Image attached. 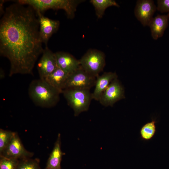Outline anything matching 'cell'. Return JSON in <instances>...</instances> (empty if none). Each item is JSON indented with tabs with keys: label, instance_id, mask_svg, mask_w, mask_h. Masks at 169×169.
<instances>
[{
	"label": "cell",
	"instance_id": "obj_13",
	"mask_svg": "<svg viewBox=\"0 0 169 169\" xmlns=\"http://www.w3.org/2000/svg\"><path fill=\"white\" fill-rule=\"evenodd\" d=\"M117 78L115 72H105L96 78L95 89L93 93V99L98 101L101 95L107 88L111 82Z\"/></svg>",
	"mask_w": 169,
	"mask_h": 169
},
{
	"label": "cell",
	"instance_id": "obj_12",
	"mask_svg": "<svg viewBox=\"0 0 169 169\" xmlns=\"http://www.w3.org/2000/svg\"><path fill=\"white\" fill-rule=\"evenodd\" d=\"M55 54L58 67L69 74L80 67L79 60L69 53L60 51Z\"/></svg>",
	"mask_w": 169,
	"mask_h": 169
},
{
	"label": "cell",
	"instance_id": "obj_1",
	"mask_svg": "<svg viewBox=\"0 0 169 169\" xmlns=\"http://www.w3.org/2000/svg\"><path fill=\"white\" fill-rule=\"evenodd\" d=\"M15 2L6 8L0 21V54L10 62V77L33 75L44 50L37 13L29 6Z\"/></svg>",
	"mask_w": 169,
	"mask_h": 169
},
{
	"label": "cell",
	"instance_id": "obj_9",
	"mask_svg": "<svg viewBox=\"0 0 169 169\" xmlns=\"http://www.w3.org/2000/svg\"><path fill=\"white\" fill-rule=\"evenodd\" d=\"M37 64L40 79H44L58 68L55 53L46 46Z\"/></svg>",
	"mask_w": 169,
	"mask_h": 169
},
{
	"label": "cell",
	"instance_id": "obj_16",
	"mask_svg": "<svg viewBox=\"0 0 169 169\" xmlns=\"http://www.w3.org/2000/svg\"><path fill=\"white\" fill-rule=\"evenodd\" d=\"M69 74L58 67L44 80L62 93Z\"/></svg>",
	"mask_w": 169,
	"mask_h": 169
},
{
	"label": "cell",
	"instance_id": "obj_20",
	"mask_svg": "<svg viewBox=\"0 0 169 169\" xmlns=\"http://www.w3.org/2000/svg\"><path fill=\"white\" fill-rule=\"evenodd\" d=\"M14 132L0 129V154L6 148L10 142Z\"/></svg>",
	"mask_w": 169,
	"mask_h": 169
},
{
	"label": "cell",
	"instance_id": "obj_21",
	"mask_svg": "<svg viewBox=\"0 0 169 169\" xmlns=\"http://www.w3.org/2000/svg\"><path fill=\"white\" fill-rule=\"evenodd\" d=\"M19 160L0 157V169H17Z\"/></svg>",
	"mask_w": 169,
	"mask_h": 169
},
{
	"label": "cell",
	"instance_id": "obj_7",
	"mask_svg": "<svg viewBox=\"0 0 169 169\" xmlns=\"http://www.w3.org/2000/svg\"><path fill=\"white\" fill-rule=\"evenodd\" d=\"M33 155L25 148L18 133L15 132L8 145L0 154V157L21 160L31 158Z\"/></svg>",
	"mask_w": 169,
	"mask_h": 169
},
{
	"label": "cell",
	"instance_id": "obj_5",
	"mask_svg": "<svg viewBox=\"0 0 169 169\" xmlns=\"http://www.w3.org/2000/svg\"><path fill=\"white\" fill-rule=\"evenodd\" d=\"M79 60L81 67L96 78L103 71L105 64V54L96 49L89 50Z\"/></svg>",
	"mask_w": 169,
	"mask_h": 169
},
{
	"label": "cell",
	"instance_id": "obj_8",
	"mask_svg": "<svg viewBox=\"0 0 169 169\" xmlns=\"http://www.w3.org/2000/svg\"><path fill=\"white\" fill-rule=\"evenodd\" d=\"M125 98L124 88L116 78L111 82L101 95L99 101L105 106L112 107L115 103Z\"/></svg>",
	"mask_w": 169,
	"mask_h": 169
},
{
	"label": "cell",
	"instance_id": "obj_14",
	"mask_svg": "<svg viewBox=\"0 0 169 169\" xmlns=\"http://www.w3.org/2000/svg\"><path fill=\"white\" fill-rule=\"evenodd\" d=\"M169 13L166 14H158L153 18L149 26L151 30V34L155 40L162 37L168 26Z\"/></svg>",
	"mask_w": 169,
	"mask_h": 169
},
{
	"label": "cell",
	"instance_id": "obj_22",
	"mask_svg": "<svg viewBox=\"0 0 169 169\" xmlns=\"http://www.w3.org/2000/svg\"><path fill=\"white\" fill-rule=\"evenodd\" d=\"M157 9L161 13H169V0H158Z\"/></svg>",
	"mask_w": 169,
	"mask_h": 169
},
{
	"label": "cell",
	"instance_id": "obj_10",
	"mask_svg": "<svg viewBox=\"0 0 169 169\" xmlns=\"http://www.w3.org/2000/svg\"><path fill=\"white\" fill-rule=\"evenodd\" d=\"M156 9L153 1L138 0L135 9V14L143 26H148Z\"/></svg>",
	"mask_w": 169,
	"mask_h": 169
},
{
	"label": "cell",
	"instance_id": "obj_18",
	"mask_svg": "<svg viewBox=\"0 0 169 169\" xmlns=\"http://www.w3.org/2000/svg\"><path fill=\"white\" fill-rule=\"evenodd\" d=\"M156 119H152L151 122L147 123L141 127L140 133L142 140L148 141L153 137L156 131Z\"/></svg>",
	"mask_w": 169,
	"mask_h": 169
},
{
	"label": "cell",
	"instance_id": "obj_4",
	"mask_svg": "<svg viewBox=\"0 0 169 169\" xmlns=\"http://www.w3.org/2000/svg\"><path fill=\"white\" fill-rule=\"evenodd\" d=\"M62 93L68 105L73 110L75 116L87 111L93 99L90 89L68 88L63 90Z\"/></svg>",
	"mask_w": 169,
	"mask_h": 169
},
{
	"label": "cell",
	"instance_id": "obj_11",
	"mask_svg": "<svg viewBox=\"0 0 169 169\" xmlns=\"http://www.w3.org/2000/svg\"><path fill=\"white\" fill-rule=\"evenodd\" d=\"M36 13L38 18L40 37L42 43L46 46L50 38L58 31L59 21L50 19L40 13Z\"/></svg>",
	"mask_w": 169,
	"mask_h": 169
},
{
	"label": "cell",
	"instance_id": "obj_23",
	"mask_svg": "<svg viewBox=\"0 0 169 169\" xmlns=\"http://www.w3.org/2000/svg\"><path fill=\"white\" fill-rule=\"evenodd\" d=\"M4 0H0V13L2 16L4 13L5 10L3 9V4Z\"/></svg>",
	"mask_w": 169,
	"mask_h": 169
},
{
	"label": "cell",
	"instance_id": "obj_2",
	"mask_svg": "<svg viewBox=\"0 0 169 169\" xmlns=\"http://www.w3.org/2000/svg\"><path fill=\"white\" fill-rule=\"evenodd\" d=\"M28 93L29 97L36 105L49 108L54 107L57 104L61 93L44 80L39 79L31 82Z\"/></svg>",
	"mask_w": 169,
	"mask_h": 169
},
{
	"label": "cell",
	"instance_id": "obj_24",
	"mask_svg": "<svg viewBox=\"0 0 169 169\" xmlns=\"http://www.w3.org/2000/svg\"><path fill=\"white\" fill-rule=\"evenodd\" d=\"M5 74L4 70L2 68L0 69V79H2L5 78Z\"/></svg>",
	"mask_w": 169,
	"mask_h": 169
},
{
	"label": "cell",
	"instance_id": "obj_19",
	"mask_svg": "<svg viewBox=\"0 0 169 169\" xmlns=\"http://www.w3.org/2000/svg\"><path fill=\"white\" fill-rule=\"evenodd\" d=\"M17 169H41L40 160L31 158L19 160Z\"/></svg>",
	"mask_w": 169,
	"mask_h": 169
},
{
	"label": "cell",
	"instance_id": "obj_15",
	"mask_svg": "<svg viewBox=\"0 0 169 169\" xmlns=\"http://www.w3.org/2000/svg\"><path fill=\"white\" fill-rule=\"evenodd\" d=\"M61 145L60 134L59 133L44 169H61V162L62 156L65 153L61 151Z\"/></svg>",
	"mask_w": 169,
	"mask_h": 169
},
{
	"label": "cell",
	"instance_id": "obj_6",
	"mask_svg": "<svg viewBox=\"0 0 169 169\" xmlns=\"http://www.w3.org/2000/svg\"><path fill=\"white\" fill-rule=\"evenodd\" d=\"M96 79V77L86 72L80 66L69 75L64 89L79 88L90 90L95 86Z\"/></svg>",
	"mask_w": 169,
	"mask_h": 169
},
{
	"label": "cell",
	"instance_id": "obj_3",
	"mask_svg": "<svg viewBox=\"0 0 169 169\" xmlns=\"http://www.w3.org/2000/svg\"><path fill=\"white\" fill-rule=\"evenodd\" d=\"M82 1L75 0H18L15 2L29 6L36 12L42 13L50 9H62L65 12L67 18L72 19L74 16L77 5Z\"/></svg>",
	"mask_w": 169,
	"mask_h": 169
},
{
	"label": "cell",
	"instance_id": "obj_17",
	"mask_svg": "<svg viewBox=\"0 0 169 169\" xmlns=\"http://www.w3.org/2000/svg\"><path fill=\"white\" fill-rule=\"evenodd\" d=\"M90 2L94 6L96 15L99 18L102 17L107 8L112 6H119L116 2L113 0H91Z\"/></svg>",
	"mask_w": 169,
	"mask_h": 169
}]
</instances>
